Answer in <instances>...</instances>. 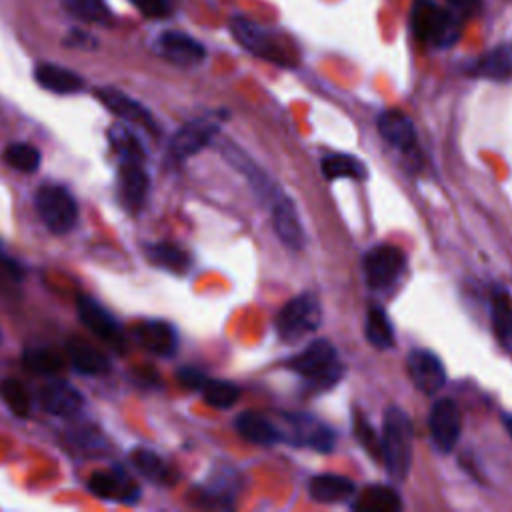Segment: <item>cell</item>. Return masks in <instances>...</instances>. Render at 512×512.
<instances>
[{"label": "cell", "mask_w": 512, "mask_h": 512, "mask_svg": "<svg viewBox=\"0 0 512 512\" xmlns=\"http://www.w3.org/2000/svg\"><path fill=\"white\" fill-rule=\"evenodd\" d=\"M272 222H274L276 236L282 240L284 246L292 250H300L304 246V228L296 212V206L288 196L278 194L274 198Z\"/></svg>", "instance_id": "cell-14"}, {"label": "cell", "mask_w": 512, "mask_h": 512, "mask_svg": "<svg viewBox=\"0 0 512 512\" xmlns=\"http://www.w3.org/2000/svg\"><path fill=\"white\" fill-rule=\"evenodd\" d=\"M0 340H2V334H0Z\"/></svg>", "instance_id": "cell-42"}, {"label": "cell", "mask_w": 512, "mask_h": 512, "mask_svg": "<svg viewBox=\"0 0 512 512\" xmlns=\"http://www.w3.org/2000/svg\"><path fill=\"white\" fill-rule=\"evenodd\" d=\"M148 252V258L150 262L162 266V268H168L172 272H186L188 266H190V258L188 254L174 246V244H168V242H160V244H152L146 248Z\"/></svg>", "instance_id": "cell-30"}, {"label": "cell", "mask_w": 512, "mask_h": 512, "mask_svg": "<svg viewBox=\"0 0 512 512\" xmlns=\"http://www.w3.org/2000/svg\"><path fill=\"white\" fill-rule=\"evenodd\" d=\"M502 424L506 426L510 438H512V414H502Z\"/></svg>", "instance_id": "cell-41"}, {"label": "cell", "mask_w": 512, "mask_h": 512, "mask_svg": "<svg viewBox=\"0 0 512 512\" xmlns=\"http://www.w3.org/2000/svg\"><path fill=\"white\" fill-rule=\"evenodd\" d=\"M134 338L142 348H146L148 352L158 354V356H168L178 346L174 328L162 320H146V322L136 324Z\"/></svg>", "instance_id": "cell-21"}, {"label": "cell", "mask_w": 512, "mask_h": 512, "mask_svg": "<svg viewBox=\"0 0 512 512\" xmlns=\"http://www.w3.org/2000/svg\"><path fill=\"white\" fill-rule=\"evenodd\" d=\"M110 140L114 150L120 154V160H144V150L130 128L122 124L114 126L110 130Z\"/></svg>", "instance_id": "cell-36"}, {"label": "cell", "mask_w": 512, "mask_h": 512, "mask_svg": "<svg viewBox=\"0 0 512 512\" xmlns=\"http://www.w3.org/2000/svg\"><path fill=\"white\" fill-rule=\"evenodd\" d=\"M406 370L412 384L428 396L436 394L446 384L444 364L432 350H426V348L412 350L406 358Z\"/></svg>", "instance_id": "cell-10"}, {"label": "cell", "mask_w": 512, "mask_h": 512, "mask_svg": "<svg viewBox=\"0 0 512 512\" xmlns=\"http://www.w3.org/2000/svg\"><path fill=\"white\" fill-rule=\"evenodd\" d=\"M36 210L46 224V228L54 234H66L76 226L78 206L74 196L58 184H44L36 190Z\"/></svg>", "instance_id": "cell-6"}, {"label": "cell", "mask_w": 512, "mask_h": 512, "mask_svg": "<svg viewBox=\"0 0 512 512\" xmlns=\"http://www.w3.org/2000/svg\"><path fill=\"white\" fill-rule=\"evenodd\" d=\"M178 378H180L182 386L192 388V390H200V388L204 386V382L208 380V378H206L200 370H196V368H184V370H180Z\"/></svg>", "instance_id": "cell-40"}, {"label": "cell", "mask_w": 512, "mask_h": 512, "mask_svg": "<svg viewBox=\"0 0 512 512\" xmlns=\"http://www.w3.org/2000/svg\"><path fill=\"white\" fill-rule=\"evenodd\" d=\"M466 74L496 82L512 80V46L504 44L484 52L480 58L470 62Z\"/></svg>", "instance_id": "cell-19"}, {"label": "cell", "mask_w": 512, "mask_h": 512, "mask_svg": "<svg viewBox=\"0 0 512 512\" xmlns=\"http://www.w3.org/2000/svg\"><path fill=\"white\" fill-rule=\"evenodd\" d=\"M364 334H366V340L378 350H388L394 346L392 322H390L388 314L378 306L368 308L366 322H364Z\"/></svg>", "instance_id": "cell-29"}, {"label": "cell", "mask_w": 512, "mask_h": 512, "mask_svg": "<svg viewBox=\"0 0 512 512\" xmlns=\"http://www.w3.org/2000/svg\"><path fill=\"white\" fill-rule=\"evenodd\" d=\"M200 390H202L204 400L210 406L220 408V410H226V408L234 406L238 396H240V388L234 382H228V380H210L208 378Z\"/></svg>", "instance_id": "cell-32"}, {"label": "cell", "mask_w": 512, "mask_h": 512, "mask_svg": "<svg viewBox=\"0 0 512 512\" xmlns=\"http://www.w3.org/2000/svg\"><path fill=\"white\" fill-rule=\"evenodd\" d=\"M38 402L48 414L72 416L82 408L84 398L74 386L66 382H50L38 392Z\"/></svg>", "instance_id": "cell-20"}, {"label": "cell", "mask_w": 512, "mask_h": 512, "mask_svg": "<svg viewBox=\"0 0 512 512\" xmlns=\"http://www.w3.org/2000/svg\"><path fill=\"white\" fill-rule=\"evenodd\" d=\"M156 48L166 60L180 66L198 64L204 60V54H206L204 46L198 40H194L184 32H174V30L160 34Z\"/></svg>", "instance_id": "cell-17"}, {"label": "cell", "mask_w": 512, "mask_h": 512, "mask_svg": "<svg viewBox=\"0 0 512 512\" xmlns=\"http://www.w3.org/2000/svg\"><path fill=\"white\" fill-rule=\"evenodd\" d=\"M490 324L500 346L512 352V298L500 286L490 292Z\"/></svg>", "instance_id": "cell-23"}, {"label": "cell", "mask_w": 512, "mask_h": 512, "mask_svg": "<svg viewBox=\"0 0 512 512\" xmlns=\"http://www.w3.org/2000/svg\"><path fill=\"white\" fill-rule=\"evenodd\" d=\"M76 308H78V316L82 320V324L102 342H106L108 346L122 350L124 348V334L122 328L118 326V322L114 320V316L104 310L94 298L90 296H78L76 300Z\"/></svg>", "instance_id": "cell-9"}, {"label": "cell", "mask_w": 512, "mask_h": 512, "mask_svg": "<svg viewBox=\"0 0 512 512\" xmlns=\"http://www.w3.org/2000/svg\"><path fill=\"white\" fill-rule=\"evenodd\" d=\"M288 368L316 390H328L344 376V364L338 358V350L322 338L310 342L300 354L290 358Z\"/></svg>", "instance_id": "cell-3"}, {"label": "cell", "mask_w": 512, "mask_h": 512, "mask_svg": "<svg viewBox=\"0 0 512 512\" xmlns=\"http://www.w3.org/2000/svg\"><path fill=\"white\" fill-rule=\"evenodd\" d=\"M216 132H218V126L208 120H194L184 124L170 140L172 158L184 160L200 152L202 148H206V144L214 138Z\"/></svg>", "instance_id": "cell-16"}, {"label": "cell", "mask_w": 512, "mask_h": 512, "mask_svg": "<svg viewBox=\"0 0 512 512\" xmlns=\"http://www.w3.org/2000/svg\"><path fill=\"white\" fill-rule=\"evenodd\" d=\"M322 174L328 180H340V178L366 180L368 168L356 156L338 152V154H328L322 158Z\"/></svg>", "instance_id": "cell-28"}, {"label": "cell", "mask_w": 512, "mask_h": 512, "mask_svg": "<svg viewBox=\"0 0 512 512\" xmlns=\"http://www.w3.org/2000/svg\"><path fill=\"white\" fill-rule=\"evenodd\" d=\"M414 428L408 414L398 406H388L384 412L380 434V458L392 480H404L412 466Z\"/></svg>", "instance_id": "cell-2"}, {"label": "cell", "mask_w": 512, "mask_h": 512, "mask_svg": "<svg viewBox=\"0 0 512 512\" xmlns=\"http://www.w3.org/2000/svg\"><path fill=\"white\" fill-rule=\"evenodd\" d=\"M130 2L148 18H164L170 12L168 0H130Z\"/></svg>", "instance_id": "cell-39"}, {"label": "cell", "mask_w": 512, "mask_h": 512, "mask_svg": "<svg viewBox=\"0 0 512 512\" xmlns=\"http://www.w3.org/2000/svg\"><path fill=\"white\" fill-rule=\"evenodd\" d=\"M66 354L70 364L74 366L76 372L86 374V376H100L110 370V360L106 354H102L98 348L84 340H70L66 344Z\"/></svg>", "instance_id": "cell-24"}, {"label": "cell", "mask_w": 512, "mask_h": 512, "mask_svg": "<svg viewBox=\"0 0 512 512\" xmlns=\"http://www.w3.org/2000/svg\"><path fill=\"white\" fill-rule=\"evenodd\" d=\"M378 134L396 150L402 154L416 152V126L414 122L400 110H386L380 112L376 120Z\"/></svg>", "instance_id": "cell-13"}, {"label": "cell", "mask_w": 512, "mask_h": 512, "mask_svg": "<svg viewBox=\"0 0 512 512\" xmlns=\"http://www.w3.org/2000/svg\"><path fill=\"white\" fill-rule=\"evenodd\" d=\"M362 270L372 290H388L404 274L406 254L394 244H376L364 254Z\"/></svg>", "instance_id": "cell-7"}, {"label": "cell", "mask_w": 512, "mask_h": 512, "mask_svg": "<svg viewBox=\"0 0 512 512\" xmlns=\"http://www.w3.org/2000/svg\"><path fill=\"white\" fill-rule=\"evenodd\" d=\"M62 2L66 10L82 22H92V24L112 22V14L104 0H62Z\"/></svg>", "instance_id": "cell-31"}, {"label": "cell", "mask_w": 512, "mask_h": 512, "mask_svg": "<svg viewBox=\"0 0 512 512\" xmlns=\"http://www.w3.org/2000/svg\"><path fill=\"white\" fill-rule=\"evenodd\" d=\"M34 78L44 90L56 94H74L84 88V80L76 72L58 64H38L34 68Z\"/></svg>", "instance_id": "cell-26"}, {"label": "cell", "mask_w": 512, "mask_h": 512, "mask_svg": "<svg viewBox=\"0 0 512 512\" xmlns=\"http://www.w3.org/2000/svg\"><path fill=\"white\" fill-rule=\"evenodd\" d=\"M308 494L312 500L322 504L346 502L356 496V484L340 474H318L310 480Z\"/></svg>", "instance_id": "cell-22"}, {"label": "cell", "mask_w": 512, "mask_h": 512, "mask_svg": "<svg viewBox=\"0 0 512 512\" xmlns=\"http://www.w3.org/2000/svg\"><path fill=\"white\" fill-rule=\"evenodd\" d=\"M238 434L252 442V444H260V446H270V444H276L282 438V430L268 418L256 414V412H244L236 418L234 422Z\"/></svg>", "instance_id": "cell-25"}, {"label": "cell", "mask_w": 512, "mask_h": 512, "mask_svg": "<svg viewBox=\"0 0 512 512\" xmlns=\"http://www.w3.org/2000/svg\"><path fill=\"white\" fill-rule=\"evenodd\" d=\"M230 30L240 46L246 48L250 54L278 66H296L298 54L294 46L272 28H266L242 16H234L230 22Z\"/></svg>", "instance_id": "cell-4"}, {"label": "cell", "mask_w": 512, "mask_h": 512, "mask_svg": "<svg viewBox=\"0 0 512 512\" xmlns=\"http://www.w3.org/2000/svg\"><path fill=\"white\" fill-rule=\"evenodd\" d=\"M22 360L28 366V370H32L36 374H44V376H54L64 366L62 356L58 352H54L52 348H30L24 352Z\"/></svg>", "instance_id": "cell-33"}, {"label": "cell", "mask_w": 512, "mask_h": 512, "mask_svg": "<svg viewBox=\"0 0 512 512\" xmlns=\"http://www.w3.org/2000/svg\"><path fill=\"white\" fill-rule=\"evenodd\" d=\"M354 430L358 440L364 444V448L372 454V456H380V438H376V434L372 432L370 424L366 420L360 418V414L354 418Z\"/></svg>", "instance_id": "cell-38"}, {"label": "cell", "mask_w": 512, "mask_h": 512, "mask_svg": "<svg viewBox=\"0 0 512 512\" xmlns=\"http://www.w3.org/2000/svg\"><path fill=\"white\" fill-rule=\"evenodd\" d=\"M0 398L20 418L30 414V394L24 384L16 378L0 380Z\"/></svg>", "instance_id": "cell-35"}, {"label": "cell", "mask_w": 512, "mask_h": 512, "mask_svg": "<svg viewBox=\"0 0 512 512\" xmlns=\"http://www.w3.org/2000/svg\"><path fill=\"white\" fill-rule=\"evenodd\" d=\"M320 322H322V308L316 294L304 292L292 298L288 304H284V308L278 312L276 332L284 342L292 344L316 332Z\"/></svg>", "instance_id": "cell-5"}, {"label": "cell", "mask_w": 512, "mask_h": 512, "mask_svg": "<svg viewBox=\"0 0 512 512\" xmlns=\"http://www.w3.org/2000/svg\"><path fill=\"white\" fill-rule=\"evenodd\" d=\"M462 14L452 6L444 8L434 0H414L410 8L412 34L432 48H450L462 32Z\"/></svg>", "instance_id": "cell-1"}, {"label": "cell", "mask_w": 512, "mask_h": 512, "mask_svg": "<svg viewBox=\"0 0 512 512\" xmlns=\"http://www.w3.org/2000/svg\"><path fill=\"white\" fill-rule=\"evenodd\" d=\"M94 94L120 120L130 122L134 126H140V128H144L148 132H154V134L158 132V124H156L154 116L150 114V110L144 108L138 100H134L128 94H124L122 90L106 86V88H96Z\"/></svg>", "instance_id": "cell-12"}, {"label": "cell", "mask_w": 512, "mask_h": 512, "mask_svg": "<svg viewBox=\"0 0 512 512\" xmlns=\"http://www.w3.org/2000/svg\"><path fill=\"white\" fill-rule=\"evenodd\" d=\"M132 464H134V468L142 476H146L150 480L160 482V480H164L168 476V470H166L164 462L154 452H150V450H144V448L134 450L132 452Z\"/></svg>", "instance_id": "cell-37"}, {"label": "cell", "mask_w": 512, "mask_h": 512, "mask_svg": "<svg viewBox=\"0 0 512 512\" xmlns=\"http://www.w3.org/2000/svg\"><path fill=\"white\" fill-rule=\"evenodd\" d=\"M284 420L288 424L290 442L298 446H310L318 452H330L334 448V430L322 420L310 414H288Z\"/></svg>", "instance_id": "cell-11"}, {"label": "cell", "mask_w": 512, "mask_h": 512, "mask_svg": "<svg viewBox=\"0 0 512 512\" xmlns=\"http://www.w3.org/2000/svg\"><path fill=\"white\" fill-rule=\"evenodd\" d=\"M428 428L434 446L442 454L454 450L462 432V416L452 398H440L432 404L428 414Z\"/></svg>", "instance_id": "cell-8"}, {"label": "cell", "mask_w": 512, "mask_h": 512, "mask_svg": "<svg viewBox=\"0 0 512 512\" xmlns=\"http://www.w3.org/2000/svg\"><path fill=\"white\" fill-rule=\"evenodd\" d=\"M350 506L354 510H364V512H398L402 510V500L394 488L384 484H374L364 488L358 496H354Z\"/></svg>", "instance_id": "cell-27"}, {"label": "cell", "mask_w": 512, "mask_h": 512, "mask_svg": "<svg viewBox=\"0 0 512 512\" xmlns=\"http://www.w3.org/2000/svg\"><path fill=\"white\" fill-rule=\"evenodd\" d=\"M4 160L10 168L24 174H32L40 166V152L32 144L16 142L4 150Z\"/></svg>", "instance_id": "cell-34"}, {"label": "cell", "mask_w": 512, "mask_h": 512, "mask_svg": "<svg viewBox=\"0 0 512 512\" xmlns=\"http://www.w3.org/2000/svg\"><path fill=\"white\" fill-rule=\"evenodd\" d=\"M148 174L144 160H122L120 164V196L128 210H140L148 194Z\"/></svg>", "instance_id": "cell-18"}, {"label": "cell", "mask_w": 512, "mask_h": 512, "mask_svg": "<svg viewBox=\"0 0 512 512\" xmlns=\"http://www.w3.org/2000/svg\"><path fill=\"white\" fill-rule=\"evenodd\" d=\"M88 488L98 498L116 500V502H124V504L134 502L140 494L138 486L134 482H130V478L120 470L94 472L88 480Z\"/></svg>", "instance_id": "cell-15"}]
</instances>
